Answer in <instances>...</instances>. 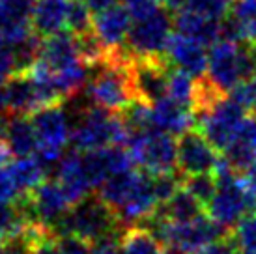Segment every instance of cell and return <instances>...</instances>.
I'll return each mask as SVG.
<instances>
[{
  "mask_svg": "<svg viewBox=\"0 0 256 254\" xmlns=\"http://www.w3.org/2000/svg\"><path fill=\"white\" fill-rule=\"evenodd\" d=\"M238 254H256V215H247L228 236Z\"/></svg>",
  "mask_w": 256,
  "mask_h": 254,
  "instance_id": "cell-28",
  "label": "cell"
},
{
  "mask_svg": "<svg viewBox=\"0 0 256 254\" xmlns=\"http://www.w3.org/2000/svg\"><path fill=\"white\" fill-rule=\"evenodd\" d=\"M131 54L124 49L110 52L105 62L92 68L96 73L90 75L84 90L94 105L108 112L120 114L133 101H136L131 78Z\"/></svg>",
  "mask_w": 256,
  "mask_h": 254,
  "instance_id": "cell-1",
  "label": "cell"
},
{
  "mask_svg": "<svg viewBox=\"0 0 256 254\" xmlns=\"http://www.w3.org/2000/svg\"><path fill=\"white\" fill-rule=\"evenodd\" d=\"M32 224L21 200L0 204V243L22 236Z\"/></svg>",
  "mask_w": 256,
  "mask_h": 254,
  "instance_id": "cell-23",
  "label": "cell"
},
{
  "mask_svg": "<svg viewBox=\"0 0 256 254\" xmlns=\"http://www.w3.org/2000/svg\"><path fill=\"white\" fill-rule=\"evenodd\" d=\"M159 212L172 222H187V220L202 217L204 215V206L200 204L191 192H187L182 185V189L166 204L159 206Z\"/></svg>",
  "mask_w": 256,
  "mask_h": 254,
  "instance_id": "cell-24",
  "label": "cell"
},
{
  "mask_svg": "<svg viewBox=\"0 0 256 254\" xmlns=\"http://www.w3.org/2000/svg\"><path fill=\"white\" fill-rule=\"evenodd\" d=\"M196 254H238V248L234 247V243H232L230 238H222V240L204 247Z\"/></svg>",
  "mask_w": 256,
  "mask_h": 254,
  "instance_id": "cell-38",
  "label": "cell"
},
{
  "mask_svg": "<svg viewBox=\"0 0 256 254\" xmlns=\"http://www.w3.org/2000/svg\"><path fill=\"white\" fill-rule=\"evenodd\" d=\"M200 94H202V78H194L184 71L172 70L168 73V98L180 105L198 112Z\"/></svg>",
  "mask_w": 256,
  "mask_h": 254,
  "instance_id": "cell-22",
  "label": "cell"
},
{
  "mask_svg": "<svg viewBox=\"0 0 256 254\" xmlns=\"http://www.w3.org/2000/svg\"><path fill=\"white\" fill-rule=\"evenodd\" d=\"M184 189L187 192H191L204 208H208L210 202H212V198H214L215 190H217V176L215 174L187 176L184 180Z\"/></svg>",
  "mask_w": 256,
  "mask_h": 254,
  "instance_id": "cell-29",
  "label": "cell"
},
{
  "mask_svg": "<svg viewBox=\"0 0 256 254\" xmlns=\"http://www.w3.org/2000/svg\"><path fill=\"white\" fill-rule=\"evenodd\" d=\"M174 28L178 34L196 40L206 47H212L220 40V21L194 14L191 10H180L174 14Z\"/></svg>",
  "mask_w": 256,
  "mask_h": 254,
  "instance_id": "cell-19",
  "label": "cell"
},
{
  "mask_svg": "<svg viewBox=\"0 0 256 254\" xmlns=\"http://www.w3.org/2000/svg\"><path fill=\"white\" fill-rule=\"evenodd\" d=\"M82 2H84V6L88 8L94 15L101 14V12H105V10L118 4V0H82Z\"/></svg>",
  "mask_w": 256,
  "mask_h": 254,
  "instance_id": "cell-39",
  "label": "cell"
},
{
  "mask_svg": "<svg viewBox=\"0 0 256 254\" xmlns=\"http://www.w3.org/2000/svg\"><path fill=\"white\" fill-rule=\"evenodd\" d=\"M122 6L126 8L131 21H142L152 14H156L159 8L163 6L159 0H122Z\"/></svg>",
  "mask_w": 256,
  "mask_h": 254,
  "instance_id": "cell-33",
  "label": "cell"
},
{
  "mask_svg": "<svg viewBox=\"0 0 256 254\" xmlns=\"http://www.w3.org/2000/svg\"><path fill=\"white\" fill-rule=\"evenodd\" d=\"M131 26H133V21L122 4H116L101 14L94 15V34L98 36V40L107 49L108 54L126 49Z\"/></svg>",
  "mask_w": 256,
  "mask_h": 254,
  "instance_id": "cell-14",
  "label": "cell"
},
{
  "mask_svg": "<svg viewBox=\"0 0 256 254\" xmlns=\"http://www.w3.org/2000/svg\"><path fill=\"white\" fill-rule=\"evenodd\" d=\"M220 159L219 152L200 129H189L178 136V172L184 178L215 174Z\"/></svg>",
  "mask_w": 256,
  "mask_h": 254,
  "instance_id": "cell-10",
  "label": "cell"
},
{
  "mask_svg": "<svg viewBox=\"0 0 256 254\" xmlns=\"http://www.w3.org/2000/svg\"><path fill=\"white\" fill-rule=\"evenodd\" d=\"M30 254H62V252H60L56 238L49 230H45L43 226H38L36 236L32 240Z\"/></svg>",
  "mask_w": 256,
  "mask_h": 254,
  "instance_id": "cell-35",
  "label": "cell"
},
{
  "mask_svg": "<svg viewBox=\"0 0 256 254\" xmlns=\"http://www.w3.org/2000/svg\"><path fill=\"white\" fill-rule=\"evenodd\" d=\"M36 230H38V224H32L22 236L0 243V254H30L32 240L36 236Z\"/></svg>",
  "mask_w": 256,
  "mask_h": 254,
  "instance_id": "cell-34",
  "label": "cell"
},
{
  "mask_svg": "<svg viewBox=\"0 0 256 254\" xmlns=\"http://www.w3.org/2000/svg\"><path fill=\"white\" fill-rule=\"evenodd\" d=\"M138 172H140V170L131 168V170H128V172H120V174H116V176H110L107 182L100 187L98 196L116 212V210L128 200L129 192L135 187Z\"/></svg>",
  "mask_w": 256,
  "mask_h": 254,
  "instance_id": "cell-25",
  "label": "cell"
},
{
  "mask_svg": "<svg viewBox=\"0 0 256 254\" xmlns=\"http://www.w3.org/2000/svg\"><path fill=\"white\" fill-rule=\"evenodd\" d=\"M56 240L62 254H96L94 243L80 240L77 236H62V238H56Z\"/></svg>",
  "mask_w": 256,
  "mask_h": 254,
  "instance_id": "cell-36",
  "label": "cell"
},
{
  "mask_svg": "<svg viewBox=\"0 0 256 254\" xmlns=\"http://www.w3.org/2000/svg\"><path fill=\"white\" fill-rule=\"evenodd\" d=\"M247 112V106L226 94L196 114V126L208 140L214 144V148L222 154L236 136L240 126L249 118Z\"/></svg>",
  "mask_w": 256,
  "mask_h": 254,
  "instance_id": "cell-7",
  "label": "cell"
},
{
  "mask_svg": "<svg viewBox=\"0 0 256 254\" xmlns=\"http://www.w3.org/2000/svg\"><path fill=\"white\" fill-rule=\"evenodd\" d=\"M15 73H17V68H15L14 49L0 43V86L6 84L8 78L14 77Z\"/></svg>",
  "mask_w": 256,
  "mask_h": 254,
  "instance_id": "cell-37",
  "label": "cell"
},
{
  "mask_svg": "<svg viewBox=\"0 0 256 254\" xmlns=\"http://www.w3.org/2000/svg\"><path fill=\"white\" fill-rule=\"evenodd\" d=\"M245 185H247V189H249V192H256V159L254 162L250 164L249 168H247V172H245Z\"/></svg>",
  "mask_w": 256,
  "mask_h": 254,
  "instance_id": "cell-40",
  "label": "cell"
},
{
  "mask_svg": "<svg viewBox=\"0 0 256 254\" xmlns=\"http://www.w3.org/2000/svg\"><path fill=\"white\" fill-rule=\"evenodd\" d=\"M82 62L78 54L77 38L70 32H58L49 38H42V47H40V56L38 66L54 75L60 71L72 68L75 64Z\"/></svg>",
  "mask_w": 256,
  "mask_h": 254,
  "instance_id": "cell-15",
  "label": "cell"
},
{
  "mask_svg": "<svg viewBox=\"0 0 256 254\" xmlns=\"http://www.w3.org/2000/svg\"><path fill=\"white\" fill-rule=\"evenodd\" d=\"M159 2L164 4V8H168L172 12H180L185 4V0H159Z\"/></svg>",
  "mask_w": 256,
  "mask_h": 254,
  "instance_id": "cell-41",
  "label": "cell"
},
{
  "mask_svg": "<svg viewBox=\"0 0 256 254\" xmlns=\"http://www.w3.org/2000/svg\"><path fill=\"white\" fill-rule=\"evenodd\" d=\"M30 120L36 129L40 150L66 154V146L72 144V120L64 103L42 106L30 114Z\"/></svg>",
  "mask_w": 256,
  "mask_h": 254,
  "instance_id": "cell-12",
  "label": "cell"
},
{
  "mask_svg": "<svg viewBox=\"0 0 256 254\" xmlns=\"http://www.w3.org/2000/svg\"><path fill=\"white\" fill-rule=\"evenodd\" d=\"M72 0H36L32 12V30L40 38L64 32Z\"/></svg>",
  "mask_w": 256,
  "mask_h": 254,
  "instance_id": "cell-20",
  "label": "cell"
},
{
  "mask_svg": "<svg viewBox=\"0 0 256 254\" xmlns=\"http://www.w3.org/2000/svg\"><path fill=\"white\" fill-rule=\"evenodd\" d=\"M215 176H217V190L206 212L208 217L230 236V232L247 217V212L250 210L249 190L245 180L238 176L234 170L228 168L224 159H220Z\"/></svg>",
  "mask_w": 256,
  "mask_h": 254,
  "instance_id": "cell-5",
  "label": "cell"
},
{
  "mask_svg": "<svg viewBox=\"0 0 256 254\" xmlns=\"http://www.w3.org/2000/svg\"><path fill=\"white\" fill-rule=\"evenodd\" d=\"M118 230H126V228L120 224L112 208L105 204L98 194H90L73 206L72 212L52 230V236L54 238L77 236L80 240L96 243L101 238Z\"/></svg>",
  "mask_w": 256,
  "mask_h": 254,
  "instance_id": "cell-4",
  "label": "cell"
},
{
  "mask_svg": "<svg viewBox=\"0 0 256 254\" xmlns=\"http://www.w3.org/2000/svg\"><path fill=\"white\" fill-rule=\"evenodd\" d=\"M152 106V127L178 138L180 134L192 129L196 124V112L176 103L174 99L164 98Z\"/></svg>",
  "mask_w": 256,
  "mask_h": 254,
  "instance_id": "cell-16",
  "label": "cell"
},
{
  "mask_svg": "<svg viewBox=\"0 0 256 254\" xmlns=\"http://www.w3.org/2000/svg\"><path fill=\"white\" fill-rule=\"evenodd\" d=\"M164 254H192V252L184 250V248H180V247H172V245H168V247L164 248Z\"/></svg>",
  "mask_w": 256,
  "mask_h": 254,
  "instance_id": "cell-42",
  "label": "cell"
},
{
  "mask_svg": "<svg viewBox=\"0 0 256 254\" xmlns=\"http://www.w3.org/2000/svg\"><path fill=\"white\" fill-rule=\"evenodd\" d=\"M234 0H185V4L182 10H191L194 14L206 15L217 21H222L232 8Z\"/></svg>",
  "mask_w": 256,
  "mask_h": 254,
  "instance_id": "cell-31",
  "label": "cell"
},
{
  "mask_svg": "<svg viewBox=\"0 0 256 254\" xmlns=\"http://www.w3.org/2000/svg\"><path fill=\"white\" fill-rule=\"evenodd\" d=\"M54 180L66 189V192L72 196V200L77 204L86 196L94 194L92 184L86 176L84 164H82V154L78 150H70L66 152L62 161L58 164V170L54 172Z\"/></svg>",
  "mask_w": 256,
  "mask_h": 254,
  "instance_id": "cell-17",
  "label": "cell"
},
{
  "mask_svg": "<svg viewBox=\"0 0 256 254\" xmlns=\"http://www.w3.org/2000/svg\"><path fill=\"white\" fill-rule=\"evenodd\" d=\"M122 254H164V247L150 230L135 226L122 236Z\"/></svg>",
  "mask_w": 256,
  "mask_h": 254,
  "instance_id": "cell-26",
  "label": "cell"
},
{
  "mask_svg": "<svg viewBox=\"0 0 256 254\" xmlns=\"http://www.w3.org/2000/svg\"><path fill=\"white\" fill-rule=\"evenodd\" d=\"M21 202L26 208L30 220L43 226L50 234L75 206L72 196L58 184V180H45L30 194L22 196Z\"/></svg>",
  "mask_w": 256,
  "mask_h": 254,
  "instance_id": "cell-9",
  "label": "cell"
},
{
  "mask_svg": "<svg viewBox=\"0 0 256 254\" xmlns=\"http://www.w3.org/2000/svg\"><path fill=\"white\" fill-rule=\"evenodd\" d=\"M208 54L210 50L206 45L178 32L172 34L164 49V60L168 62L172 70L184 71L194 78H206Z\"/></svg>",
  "mask_w": 256,
  "mask_h": 254,
  "instance_id": "cell-13",
  "label": "cell"
},
{
  "mask_svg": "<svg viewBox=\"0 0 256 254\" xmlns=\"http://www.w3.org/2000/svg\"><path fill=\"white\" fill-rule=\"evenodd\" d=\"M228 15L240 24L245 42L256 45V0H234Z\"/></svg>",
  "mask_w": 256,
  "mask_h": 254,
  "instance_id": "cell-27",
  "label": "cell"
},
{
  "mask_svg": "<svg viewBox=\"0 0 256 254\" xmlns=\"http://www.w3.org/2000/svg\"><path fill=\"white\" fill-rule=\"evenodd\" d=\"M94 14L84 6L82 0H72L68 10V32L73 36L86 34L92 30Z\"/></svg>",
  "mask_w": 256,
  "mask_h": 254,
  "instance_id": "cell-30",
  "label": "cell"
},
{
  "mask_svg": "<svg viewBox=\"0 0 256 254\" xmlns=\"http://www.w3.org/2000/svg\"><path fill=\"white\" fill-rule=\"evenodd\" d=\"M256 77V64L250 43L219 42L210 47L208 82L220 94H230L240 84Z\"/></svg>",
  "mask_w": 256,
  "mask_h": 254,
  "instance_id": "cell-3",
  "label": "cell"
},
{
  "mask_svg": "<svg viewBox=\"0 0 256 254\" xmlns=\"http://www.w3.org/2000/svg\"><path fill=\"white\" fill-rule=\"evenodd\" d=\"M129 156L138 170L152 176L178 172V138L159 129L129 133L126 142Z\"/></svg>",
  "mask_w": 256,
  "mask_h": 254,
  "instance_id": "cell-6",
  "label": "cell"
},
{
  "mask_svg": "<svg viewBox=\"0 0 256 254\" xmlns=\"http://www.w3.org/2000/svg\"><path fill=\"white\" fill-rule=\"evenodd\" d=\"M72 146L78 152H94L108 146H124L129 138V129L120 114L108 112L101 106L88 105L72 116Z\"/></svg>",
  "mask_w": 256,
  "mask_h": 254,
  "instance_id": "cell-2",
  "label": "cell"
},
{
  "mask_svg": "<svg viewBox=\"0 0 256 254\" xmlns=\"http://www.w3.org/2000/svg\"><path fill=\"white\" fill-rule=\"evenodd\" d=\"M176 174H180V172L154 176V189H156V196H157L159 206L166 204V202L182 189V184H180V180L176 178Z\"/></svg>",
  "mask_w": 256,
  "mask_h": 254,
  "instance_id": "cell-32",
  "label": "cell"
},
{
  "mask_svg": "<svg viewBox=\"0 0 256 254\" xmlns=\"http://www.w3.org/2000/svg\"><path fill=\"white\" fill-rule=\"evenodd\" d=\"M168 8H159L156 14L135 21L129 32L126 50L131 58H161L172 38L174 15L168 14Z\"/></svg>",
  "mask_w": 256,
  "mask_h": 254,
  "instance_id": "cell-8",
  "label": "cell"
},
{
  "mask_svg": "<svg viewBox=\"0 0 256 254\" xmlns=\"http://www.w3.org/2000/svg\"><path fill=\"white\" fill-rule=\"evenodd\" d=\"M8 174L14 180L15 187L19 190L21 196H26L38 185L43 184L47 180V174L43 166L38 162L34 156L32 157H19V159H12L6 164Z\"/></svg>",
  "mask_w": 256,
  "mask_h": 254,
  "instance_id": "cell-21",
  "label": "cell"
},
{
  "mask_svg": "<svg viewBox=\"0 0 256 254\" xmlns=\"http://www.w3.org/2000/svg\"><path fill=\"white\" fill-rule=\"evenodd\" d=\"M168 73L170 66L161 58H133L131 78L136 101L154 105L161 99L168 98Z\"/></svg>",
  "mask_w": 256,
  "mask_h": 254,
  "instance_id": "cell-11",
  "label": "cell"
},
{
  "mask_svg": "<svg viewBox=\"0 0 256 254\" xmlns=\"http://www.w3.org/2000/svg\"><path fill=\"white\" fill-rule=\"evenodd\" d=\"M222 159L228 168L238 172H247L256 159V118H247L243 122L228 148L222 152Z\"/></svg>",
  "mask_w": 256,
  "mask_h": 254,
  "instance_id": "cell-18",
  "label": "cell"
},
{
  "mask_svg": "<svg viewBox=\"0 0 256 254\" xmlns=\"http://www.w3.org/2000/svg\"><path fill=\"white\" fill-rule=\"evenodd\" d=\"M254 118H256V110H254Z\"/></svg>",
  "mask_w": 256,
  "mask_h": 254,
  "instance_id": "cell-43",
  "label": "cell"
}]
</instances>
